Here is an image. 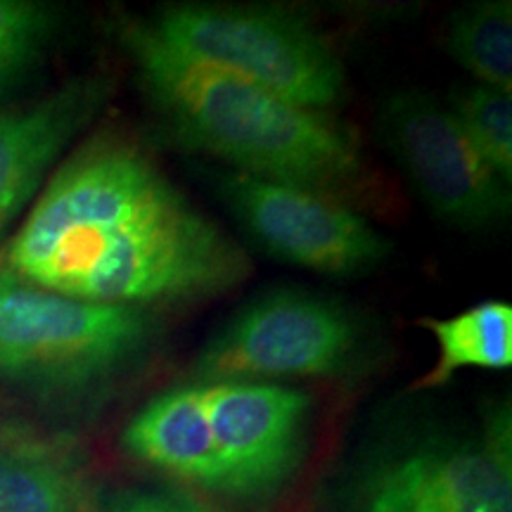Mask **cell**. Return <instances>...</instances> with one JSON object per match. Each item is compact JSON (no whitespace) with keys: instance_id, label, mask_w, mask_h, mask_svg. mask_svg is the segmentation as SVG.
I'll return each instance as SVG.
<instances>
[{"instance_id":"3","label":"cell","mask_w":512,"mask_h":512,"mask_svg":"<svg viewBox=\"0 0 512 512\" xmlns=\"http://www.w3.org/2000/svg\"><path fill=\"white\" fill-rule=\"evenodd\" d=\"M143 309L83 302L0 273V382L79 396L131 370L150 349Z\"/></svg>"},{"instance_id":"12","label":"cell","mask_w":512,"mask_h":512,"mask_svg":"<svg viewBox=\"0 0 512 512\" xmlns=\"http://www.w3.org/2000/svg\"><path fill=\"white\" fill-rule=\"evenodd\" d=\"M0 512H93L74 453L27 432L0 434Z\"/></svg>"},{"instance_id":"4","label":"cell","mask_w":512,"mask_h":512,"mask_svg":"<svg viewBox=\"0 0 512 512\" xmlns=\"http://www.w3.org/2000/svg\"><path fill=\"white\" fill-rule=\"evenodd\" d=\"M143 24L176 53L256 83L294 105L325 112L344 93L342 62L328 41L287 10L181 3Z\"/></svg>"},{"instance_id":"13","label":"cell","mask_w":512,"mask_h":512,"mask_svg":"<svg viewBox=\"0 0 512 512\" xmlns=\"http://www.w3.org/2000/svg\"><path fill=\"white\" fill-rule=\"evenodd\" d=\"M437 342V363L415 382V389L441 387L460 370L512 368V306L508 302H479L448 318H420Z\"/></svg>"},{"instance_id":"16","label":"cell","mask_w":512,"mask_h":512,"mask_svg":"<svg viewBox=\"0 0 512 512\" xmlns=\"http://www.w3.org/2000/svg\"><path fill=\"white\" fill-rule=\"evenodd\" d=\"M57 10L36 0H0V95L10 93L46 57Z\"/></svg>"},{"instance_id":"17","label":"cell","mask_w":512,"mask_h":512,"mask_svg":"<svg viewBox=\"0 0 512 512\" xmlns=\"http://www.w3.org/2000/svg\"><path fill=\"white\" fill-rule=\"evenodd\" d=\"M110 512H209L185 496L157 494V491H131L112 503Z\"/></svg>"},{"instance_id":"11","label":"cell","mask_w":512,"mask_h":512,"mask_svg":"<svg viewBox=\"0 0 512 512\" xmlns=\"http://www.w3.org/2000/svg\"><path fill=\"white\" fill-rule=\"evenodd\" d=\"M121 448L176 482L223 496V472L200 384H181L147 401L121 434Z\"/></svg>"},{"instance_id":"7","label":"cell","mask_w":512,"mask_h":512,"mask_svg":"<svg viewBox=\"0 0 512 512\" xmlns=\"http://www.w3.org/2000/svg\"><path fill=\"white\" fill-rule=\"evenodd\" d=\"M356 512H512L510 413L479 437L430 439L375 463L356 486Z\"/></svg>"},{"instance_id":"1","label":"cell","mask_w":512,"mask_h":512,"mask_svg":"<svg viewBox=\"0 0 512 512\" xmlns=\"http://www.w3.org/2000/svg\"><path fill=\"white\" fill-rule=\"evenodd\" d=\"M252 271L245 249L119 131L69 152L5 249V273L83 302H200Z\"/></svg>"},{"instance_id":"14","label":"cell","mask_w":512,"mask_h":512,"mask_svg":"<svg viewBox=\"0 0 512 512\" xmlns=\"http://www.w3.org/2000/svg\"><path fill=\"white\" fill-rule=\"evenodd\" d=\"M446 50L482 86L512 91V5L482 0L448 19Z\"/></svg>"},{"instance_id":"2","label":"cell","mask_w":512,"mask_h":512,"mask_svg":"<svg viewBox=\"0 0 512 512\" xmlns=\"http://www.w3.org/2000/svg\"><path fill=\"white\" fill-rule=\"evenodd\" d=\"M124 41L145 98L183 145L233 171L337 200L366 181L356 138L325 112L190 60L157 41L143 22L126 24Z\"/></svg>"},{"instance_id":"15","label":"cell","mask_w":512,"mask_h":512,"mask_svg":"<svg viewBox=\"0 0 512 512\" xmlns=\"http://www.w3.org/2000/svg\"><path fill=\"white\" fill-rule=\"evenodd\" d=\"M482 162L505 185L512 183V98L498 88L463 86L446 105Z\"/></svg>"},{"instance_id":"10","label":"cell","mask_w":512,"mask_h":512,"mask_svg":"<svg viewBox=\"0 0 512 512\" xmlns=\"http://www.w3.org/2000/svg\"><path fill=\"white\" fill-rule=\"evenodd\" d=\"M107 95L100 79H76L19 107H0V242L95 119Z\"/></svg>"},{"instance_id":"9","label":"cell","mask_w":512,"mask_h":512,"mask_svg":"<svg viewBox=\"0 0 512 512\" xmlns=\"http://www.w3.org/2000/svg\"><path fill=\"white\" fill-rule=\"evenodd\" d=\"M223 472V496L261 501L290 482L304 456L311 396L278 382H195Z\"/></svg>"},{"instance_id":"8","label":"cell","mask_w":512,"mask_h":512,"mask_svg":"<svg viewBox=\"0 0 512 512\" xmlns=\"http://www.w3.org/2000/svg\"><path fill=\"white\" fill-rule=\"evenodd\" d=\"M380 131L396 164L437 219L482 230L510 211V185L482 162L446 105L420 91L389 95Z\"/></svg>"},{"instance_id":"6","label":"cell","mask_w":512,"mask_h":512,"mask_svg":"<svg viewBox=\"0 0 512 512\" xmlns=\"http://www.w3.org/2000/svg\"><path fill=\"white\" fill-rule=\"evenodd\" d=\"M209 178L249 238L285 264L354 278L375 271L392 252L380 230L337 197L233 169Z\"/></svg>"},{"instance_id":"5","label":"cell","mask_w":512,"mask_h":512,"mask_svg":"<svg viewBox=\"0 0 512 512\" xmlns=\"http://www.w3.org/2000/svg\"><path fill=\"white\" fill-rule=\"evenodd\" d=\"M368 351L363 320L337 299L275 287L247 302L200 349L192 382H273L351 373Z\"/></svg>"}]
</instances>
